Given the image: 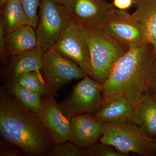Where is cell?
Segmentation results:
<instances>
[{"mask_svg":"<svg viewBox=\"0 0 156 156\" xmlns=\"http://www.w3.org/2000/svg\"><path fill=\"white\" fill-rule=\"evenodd\" d=\"M134 106L125 97L116 96L103 102L93 117L105 123L124 124L129 122Z\"/></svg>","mask_w":156,"mask_h":156,"instance_id":"9a60e30c","label":"cell"},{"mask_svg":"<svg viewBox=\"0 0 156 156\" xmlns=\"http://www.w3.org/2000/svg\"><path fill=\"white\" fill-rule=\"evenodd\" d=\"M133 0H114V5L117 9L125 11L129 9L133 4Z\"/></svg>","mask_w":156,"mask_h":156,"instance_id":"d4e9b609","label":"cell"},{"mask_svg":"<svg viewBox=\"0 0 156 156\" xmlns=\"http://www.w3.org/2000/svg\"><path fill=\"white\" fill-rule=\"evenodd\" d=\"M103 103L102 84L87 76L76 85L71 95L60 107L71 119L77 115L95 113Z\"/></svg>","mask_w":156,"mask_h":156,"instance_id":"52a82bcc","label":"cell"},{"mask_svg":"<svg viewBox=\"0 0 156 156\" xmlns=\"http://www.w3.org/2000/svg\"><path fill=\"white\" fill-rule=\"evenodd\" d=\"M26 13L32 23L33 26L36 28L39 20L37 14L38 8L40 5L41 0H20Z\"/></svg>","mask_w":156,"mask_h":156,"instance_id":"603a6c76","label":"cell"},{"mask_svg":"<svg viewBox=\"0 0 156 156\" xmlns=\"http://www.w3.org/2000/svg\"><path fill=\"white\" fill-rule=\"evenodd\" d=\"M152 142L154 151L156 155V138H153Z\"/></svg>","mask_w":156,"mask_h":156,"instance_id":"f1b7e54d","label":"cell"},{"mask_svg":"<svg viewBox=\"0 0 156 156\" xmlns=\"http://www.w3.org/2000/svg\"><path fill=\"white\" fill-rule=\"evenodd\" d=\"M156 73V55L153 64L152 69V73Z\"/></svg>","mask_w":156,"mask_h":156,"instance_id":"83f0119b","label":"cell"},{"mask_svg":"<svg viewBox=\"0 0 156 156\" xmlns=\"http://www.w3.org/2000/svg\"><path fill=\"white\" fill-rule=\"evenodd\" d=\"M147 89L156 95V73H152Z\"/></svg>","mask_w":156,"mask_h":156,"instance_id":"484cf974","label":"cell"},{"mask_svg":"<svg viewBox=\"0 0 156 156\" xmlns=\"http://www.w3.org/2000/svg\"><path fill=\"white\" fill-rule=\"evenodd\" d=\"M42 99V106L37 115L42 125L55 144L69 141L70 136L71 122L50 93Z\"/></svg>","mask_w":156,"mask_h":156,"instance_id":"30bf717a","label":"cell"},{"mask_svg":"<svg viewBox=\"0 0 156 156\" xmlns=\"http://www.w3.org/2000/svg\"><path fill=\"white\" fill-rule=\"evenodd\" d=\"M56 2L60 3L66 7L67 9H69L70 6L72 3L73 0H56Z\"/></svg>","mask_w":156,"mask_h":156,"instance_id":"4316f807","label":"cell"},{"mask_svg":"<svg viewBox=\"0 0 156 156\" xmlns=\"http://www.w3.org/2000/svg\"><path fill=\"white\" fill-rule=\"evenodd\" d=\"M40 7L37 47L46 51L56 44L72 20L67 8L56 0H41Z\"/></svg>","mask_w":156,"mask_h":156,"instance_id":"5b68a950","label":"cell"},{"mask_svg":"<svg viewBox=\"0 0 156 156\" xmlns=\"http://www.w3.org/2000/svg\"><path fill=\"white\" fill-rule=\"evenodd\" d=\"M1 11L0 26L5 35L23 26H33L20 0H8Z\"/></svg>","mask_w":156,"mask_h":156,"instance_id":"ac0fdd59","label":"cell"},{"mask_svg":"<svg viewBox=\"0 0 156 156\" xmlns=\"http://www.w3.org/2000/svg\"><path fill=\"white\" fill-rule=\"evenodd\" d=\"M37 42L36 31L32 26H23L5 35L6 48L11 57L36 48Z\"/></svg>","mask_w":156,"mask_h":156,"instance_id":"e0dca14e","label":"cell"},{"mask_svg":"<svg viewBox=\"0 0 156 156\" xmlns=\"http://www.w3.org/2000/svg\"><path fill=\"white\" fill-rule=\"evenodd\" d=\"M155 56L153 47L147 42L129 48L102 84L103 102L122 96L134 105L148 89Z\"/></svg>","mask_w":156,"mask_h":156,"instance_id":"6da1fadb","label":"cell"},{"mask_svg":"<svg viewBox=\"0 0 156 156\" xmlns=\"http://www.w3.org/2000/svg\"><path fill=\"white\" fill-rule=\"evenodd\" d=\"M102 27L127 49L147 42L139 24L125 11L115 9Z\"/></svg>","mask_w":156,"mask_h":156,"instance_id":"9c48e42d","label":"cell"},{"mask_svg":"<svg viewBox=\"0 0 156 156\" xmlns=\"http://www.w3.org/2000/svg\"><path fill=\"white\" fill-rule=\"evenodd\" d=\"M69 141L82 149H87L100 140L107 124L88 114L77 115L70 119Z\"/></svg>","mask_w":156,"mask_h":156,"instance_id":"7c38bea8","label":"cell"},{"mask_svg":"<svg viewBox=\"0 0 156 156\" xmlns=\"http://www.w3.org/2000/svg\"><path fill=\"white\" fill-rule=\"evenodd\" d=\"M44 52L36 47L25 53L11 57L5 70L9 86L16 82L20 76L25 73L35 72L42 75L41 70Z\"/></svg>","mask_w":156,"mask_h":156,"instance_id":"5bb4252c","label":"cell"},{"mask_svg":"<svg viewBox=\"0 0 156 156\" xmlns=\"http://www.w3.org/2000/svg\"><path fill=\"white\" fill-rule=\"evenodd\" d=\"M41 72L48 91L53 95L70 81L88 76L76 63L53 49L44 53Z\"/></svg>","mask_w":156,"mask_h":156,"instance_id":"8992f818","label":"cell"},{"mask_svg":"<svg viewBox=\"0 0 156 156\" xmlns=\"http://www.w3.org/2000/svg\"><path fill=\"white\" fill-rule=\"evenodd\" d=\"M11 92L23 105L30 111L39 113L42 106L41 95L24 88L15 82L9 86Z\"/></svg>","mask_w":156,"mask_h":156,"instance_id":"d6986e66","label":"cell"},{"mask_svg":"<svg viewBox=\"0 0 156 156\" xmlns=\"http://www.w3.org/2000/svg\"><path fill=\"white\" fill-rule=\"evenodd\" d=\"M8 0H0V5H1V10L3 8L5 4Z\"/></svg>","mask_w":156,"mask_h":156,"instance_id":"f546056e","label":"cell"},{"mask_svg":"<svg viewBox=\"0 0 156 156\" xmlns=\"http://www.w3.org/2000/svg\"><path fill=\"white\" fill-rule=\"evenodd\" d=\"M0 132L6 140L29 155L44 154L55 144L37 114L3 90L0 96Z\"/></svg>","mask_w":156,"mask_h":156,"instance_id":"7a4b0ae2","label":"cell"},{"mask_svg":"<svg viewBox=\"0 0 156 156\" xmlns=\"http://www.w3.org/2000/svg\"><path fill=\"white\" fill-rule=\"evenodd\" d=\"M136 9L131 16L142 30L146 41L156 55V0H134Z\"/></svg>","mask_w":156,"mask_h":156,"instance_id":"2e32d148","label":"cell"},{"mask_svg":"<svg viewBox=\"0 0 156 156\" xmlns=\"http://www.w3.org/2000/svg\"><path fill=\"white\" fill-rule=\"evenodd\" d=\"M16 82L24 88L40 93L41 96L50 93L42 75L35 72L21 75Z\"/></svg>","mask_w":156,"mask_h":156,"instance_id":"ffe728a7","label":"cell"},{"mask_svg":"<svg viewBox=\"0 0 156 156\" xmlns=\"http://www.w3.org/2000/svg\"><path fill=\"white\" fill-rule=\"evenodd\" d=\"M0 54L2 63H7L9 55L5 43V34L2 27L0 26Z\"/></svg>","mask_w":156,"mask_h":156,"instance_id":"cb8c5ba5","label":"cell"},{"mask_svg":"<svg viewBox=\"0 0 156 156\" xmlns=\"http://www.w3.org/2000/svg\"><path fill=\"white\" fill-rule=\"evenodd\" d=\"M129 121L150 137L156 136V95L147 89L134 106Z\"/></svg>","mask_w":156,"mask_h":156,"instance_id":"4fadbf2b","label":"cell"},{"mask_svg":"<svg viewBox=\"0 0 156 156\" xmlns=\"http://www.w3.org/2000/svg\"><path fill=\"white\" fill-rule=\"evenodd\" d=\"M102 0H73L68 9L72 21L85 27H102L114 11Z\"/></svg>","mask_w":156,"mask_h":156,"instance_id":"8fae6325","label":"cell"},{"mask_svg":"<svg viewBox=\"0 0 156 156\" xmlns=\"http://www.w3.org/2000/svg\"><path fill=\"white\" fill-rule=\"evenodd\" d=\"M51 49L75 62L92 78L90 50L84 26L71 21Z\"/></svg>","mask_w":156,"mask_h":156,"instance_id":"ba28073f","label":"cell"},{"mask_svg":"<svg viewBox=\"0 0 156 156\" xmlns=\"http://www.w3.org/2000/svg\"><path fill=\"white\" fill-rule=\"evenodd\" d=\"M85 27L90 50L92 78L102 85L115 63L128 49L102 27Z\"/></svg>","mask_w":156,"mask_h":156,"instance_id":"3957f363","label":"cell"},{"mask_svg":"<svg viewBox=\"0 0 156 156\" xmlns=\"http://www.w3.org/2000/svg\"><path fill=\"white\" fill-rule=\"evenodd\" d=\"M48 155L50 156H87L84 149L79 147L72 142L67 141L54 144L49 150Z\"/></svg>","mask_w":156,"mask_h":156,"instance_id":"44dd1931","label":"cell"},{"mask_svg":"<svg viewBox=\"0 0 156 156\" xmlns=\"http://www.w3.org/2000/svg\"><path fill=\"white\" fill-rule=\"evenodd\" d=\"M106 131L100 138L103 144L112 146L121 152L135 153L140 156L156 155L153 138L130 121L124 124L107 123Z\"/></svg>","mask_w":156,"mask_h":156,"instance_id":"277c9868","label":"cell"},{"mask_svg":"<svg viewBox=\"0 0 156 156\" xmlns=\"http://www.w3.org/2000/svg\"><path fill=\"white\" fill-rule=\"evenodd\" d=\"M87 156H126L127 154L123 153L108 144H95L89 148L84 149Z\"/></svg>","mask_w":156,"mask_h":156,"instance_id":"7402d4cb","label":"cell"}]
</instances>
